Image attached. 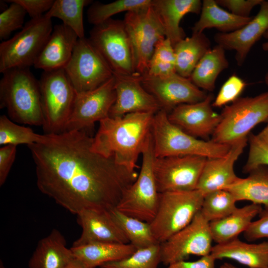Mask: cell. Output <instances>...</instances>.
Listing matches in <instances>:
<instances>
[{"label":"cell","instance_id":"30","mask_svg":"<svg viewBox=\"0 0 268 268\" xmlns=\"http://www.w3.org/2000/svg\"><path fill=\"white\" fill-rule=\"evenodd\" d=\"M208 38L203 34L193 33L185 37L174 47L176 60V72L189 78L198 63L211 49Z\"/></svg>","mask_w":268,"mask_h":268},{"label":"cell","instance_id":"49","mask_svg":"<svg viewBox=\"0 0 268 268\" xmlns=\"http://www.w3.org/2000/svg\"><path fill=\"white\" fill-rule=\"evenodd\" d=\"M267 39V41L262 45V48L264 51L268 52V30L264 36Z\"/></svg>","mask_w":268,"mask_h":268},{"label":"cell","instance_id":"5","mask_svg":"<svg viewBox=\"0 0 268 268\" xmlns=\"http://www.w3.org/2000/svg\"><path fill=\"white\" fill-rule=\"evenodd\" d=\"M220 116L211 140L231 145L247 137L255 126L268 120V92L254 97H239L225 106Z\"/></svg>","mask_w":268,"mask_h":268},{"label":"cell","instance_id":"41","mask_svg":"<svg viewBox=\"0 0 268 268\" xmlns=\"http://www.w3.org/2000/svg\"><path fill=\"white\" fill-rule=\"evenodd\" d=\"M248 139L249 151L247 162L243 168L245 173H249L260 166H268V147L257 134H249Z\"/></svg>","mask_w":268,"mask_h":268},{"label":"cell","instance_id":"20","mask_svg":"<svg viewBox=\"0 0 268 268\" xmlns=\"http://www.w3.org/2000/svg\"><path fill=\"white\" fill-rule=\"evenodd\" d=\"M248 141V137H246L235 142L224 156L207 158L196 189L204 196L234 184L240 178L235 173L234 164L243 153Z\"/></svg>","mask_w":268,"mask_h":268},{"label":"cell","instance_id":"21","mask_svg":"<svg viewBox=\"0 0 268 268\" xmlns=\"http://www.w3.org/2000/svg\"><path fill=\"white\" fill-rule=\"evenodd\" d=\"M77 221L82 228L80 236L72 246L92 243L128 244L129 242L109 211L85 209L77 215Z\"/></svg>","mask_w":268,"mask_h":268},{"label":"cell","instance_id":"37","mask_svg":"<svg viewBox=\"0 0 268 268\" xmlns=\"http://www.w3.org/2000/svg\"><path fill=\"white\" fill-rule=\"evenodd\" d=\"M174 73L176 60L174 48L170 41L164 38L156 44L145 74L163 77Z\"/></svg>","mask_w":268,"mask_h":268},{"label":"cell","instance_id":"29","mask_svg":"<svg viewBox=\"0 0 268 268\" xmlns=\"http://www.w3.org/2000/svg\"><path fill=\"white\" fill-rule=\"evenodd\" d=\"M224 189L230 191L237 201H249L268 209V167H258L250 172L248 177L239 178Z\"/></svg>","mask_w":268,"mask_h":268},{"label":"cell","instance_id":"51","mask_svg":"<svg viewBox=\"0 0 268 268\" xmlns=\"http://www.w3.org/2000/svg\"><path fill=\"white\" fill-rule=\"evenodd\" d=\"M265 82L268 87V72L267 73L265 76Z\"/></svg>","mask_w":268,"mask_h":268},{"label":"cell","instance_id":"26","mask_svg":"<svg viewBox=\"0 0 268 268\" xmlns=\"http://www.w3.org/2000/svg\"><path fill=\"white\" fill-rule=\"evenodd\" d=\"M262 205L251 203L237 208L229 215L209 222L213 241L221 244L238 238L244 233L263 209Z\"/></svg>","mask_w":268,"mask_h":268},{"label":"cell","instance_id":"6","mask_svg":"<svg viewBox=\"0 0 268 268\" xmlns=\"http://www.w3.org/2000/svg\"><path fill=\"white\" fill-rule=\"evenodd\" d=\"M39 82L45 134L65 132L76 93L64 68L43 71Z\"/></svg>","mask_w":268,"mask_h":268},{"label":"cell","instance_id":"33","mask_svg":"<svg viewBox=\"0 0 268 268\" xmlns=\"http://www.w3.org/2000/svg\"><path fill=\"white\" fill-rule=\"evenodd\" d=\"M89 0H55L45 16L56 17L71 29L79 38L85 37L83 20L84 7L91 2Z\"/></svg>","mask_w":268,"mask_h":268},{"label":"cell","instance_id":"34","mask_svg":"<svg viewBox=\"0 0 268 268\" xmlns=\"http://www.w3.org/2000/svg\"><path fill=\"white\" fill-rule=\"evenodd\" d=\"M153 0H117L108 3L93 2L87 10V19L94 25L100 24L122 12H130L147 7Z\"/></svg>","mask_w":268,"mask_h":268},{"label":"cell","instance_id":"4","mask_svg":"<svg viewBox=\"0 0 268 268\" xmlns=\"http://www.w3.org/2000/svg\"><path fill=\"white\" fill-rule=\"evenodd\" d=\"M151 134L155 158L188 155L218 158L225 156L231 146L189 134L171 123L167 112L162 109L154 115Z\"/></svg>","mask_w":268,"mask_h":268},{"label":"cell","instance_id":"3","mask_svg":"<svg viewBox=\"0 0 268 268\" xmlns=\"http://www.w3.org/2000/svg\"><path fill=\"white\" fill-rule=\"evenodd\" d=\"M0 80V108L8 118L21 124L42 126L43 124L39 80L29 68H15L3 73Z\"/></svg>","mask_w":268,"mask_h":268},{"label":"cell","instance_id":"48","mask_svg":"<svg viewBox=\"0 0 268 268\" xmlns=\"http://www.w3.org/2000/svg\"><path fill=\"white\" fill-rule=\"evenodd\" d=\"M261 140L268 147V126L257 134Z\"/></svg>","mask_w":268,"mask_h":268},{"label":"cell","instance_id":"47","mask_svg":"<svg viewBox=\"0 0 268 268\" xmlns=\"http://www.w3.org/2000/svg\"><path fill=\"white\" fill-rule=\"evenodd\" d=\"M65 268H91L79 260L74 259Z\"/></svg>","mask_w":268,"mask_h":268},{"label":"cell","instance_id":"32","mask_svg":"<svg viewBox=\"0 0 268 268\" xmlns=\"http://www.w3.org/2000/svg\"><path fill=\"white\" fill-rule=\"evenodd\" d=\"M109 212L127 238L129 243L136 249L159 243L154 237L149 223L127 215L116 208Z\"/></svg>","mask_w":268,"mask_h":268},{"label":"cell","instance_id":"38","mask_svg":"<svg viewBox=\"0 0 268 268\" xmlns=\"http://www.w3.org/2000/svg\"><path fill=\"white\" fill-rule=\"evenodd\" d=\"M161 263L160 244L136 249L129 256L105 263L100 268H158Z\"/></svg>","mask_w":268,"mask_h":268},{"label":"cell","instance_id":"19","mask_svg":"<svg viewBox=\"0 0 268 268\" xmlns=\"http://www.w3.org/2000/svg\"><path fill=\"white\" fill-rule=\"evenodd\" d=\"M268 30V1L263 0L259 12L246 25L233 32L217 33L214 39L225 50L235 51L237 64L241 66L252 47Z\"/></svg>","mask_w":268,"mask_h":268},{"label":"cell","instance_id":"18","mask_svg":"<svg viewBox=\"0 0 268 268\" xmlns=\"http://www.w3.org/2000/svg\"><path fill=\"white\" fill-rule=\"evenodd\" d=\"M212 93L201 101L177 106L169 114V120L189 134L207 139L212 135L221 120L220 114L212 109Z\"/></svg>","mask_w":268,"mask_h":268},{"label":"cell","instance_id":"9","mask_svg":"<svg viewBox=\"0 0 268 268\" xmlns=\"http://www.w3.org/2000/svg\"><path fill=\"white\" fill-rule=\"evenodd\" d=\"M141 154L142 164L137 178L124 192L116 208L149 223L156 214L160 195L153 171L155 156L151 134Z\"/></svg>","mask_w":268,"mask_h":268},{"label":"cell","instance_id":"45","mask_svg":"<svg viewBox=\"0 0 268 268\" xmlns=\"http://www.w3.org/2000/svg\"><path fill=\"white\" fill-rule=\"evenodd\" d=\"M20 4L26 10L31 19L38 18L44 15L52 6L54 0H13Z\"/></svg>","mask_w":268,"mask_h":268},{"label":"cell","instance_id":"13","mask_svg":"<svg viewBox=\"0 0 268 268\" xmlns=\"http://www.w3.org/2000/svg\"><path fill=\"white\" fill-rule=\"evenodd\" d=\"M212 241L209 222L199 211L187 226L160 243L161 263L168 266L191 256L208 255Z\"/></svg>","mask_w":268,"mask_h":268},{"label":"cell","instance_id":"8","mask_svg":"<svg viewBox=\"0 0 268 268\" xmlns=\"http://www.w3.org/2000/svg\"><path fill=\"white\" fill-rule=\"evenodd\" d=\"M204 196L198 190L160 193L156 214L150 226L162 243L187 226L200 211Z\"/></svg>","mask_w":268,"mask_h":268},{"label":"cell","instance_id":"15","mask_svg":"<svg viewBox=\"0 0 268 268\" xmlns=\"http://www.w3.org/2000/svg\"><path fill=\"white\" fill-rule=\"evenodd\" d=\"M114 75L92 90L76 93L65 131H84L89 133L97 122L109 117L116 100Z\"/></svg>","mask_w":268,"mask_h":268},{"label":"cell","instance_id":"11","mask_svg":"<svg viewBox=\"0 0 268 268\" xmlns=\"http://www.w3.org/2000/svg\"><path fill=\"white\" fill-rule=\"evenodd\" d=\"M65 73L76 93L93 90L114 76L102 55L88 38H78Z\"/></svg>","mask_w":268,"mask_h":268},{"label":"cell","instance_id":"52","mask_svg":"<svg viewBox=\"0 0 268 268\" xmlns=\"http://www.w3.org/2000/svg\"><path fill=\"white\" fill-rule=\"evenodd\" d=\"M267 123H268L267 126H268V120H267Z\"/></svg>","mask_w":268,"mask_h":268},{"label":"cell","instance_id":"50","mask_svg":"<svg viewBox=\"0 0 268 268\" xmlns=\"http://www.w3.org/2000/svg\"><path fill=\"white\" fill-rule=\"evenodd\" d=\"M219 268H239L234 266L231 263L226 262L221 265Z\"/></svg>","mask_w":268,"mask_h":268},{"label":"cell","instance_id":"16","mask_svg":"<svg viewBox=\"0 0 268 268\" xmlns=\"http://www.w3.org/2000/svg\"><path fill=\"white\" fill-rule=\"evenodd\" d=\"M141 76L143 87L168 114L178 105L201 101L207 95L206 91L198 87L189 78L176 72L163 77Z\"/></svg>","mask_w":268,"mask_h":268},{"label":"cell","instance_id":"14","mask_svg":"<svg viewBox=\"0 0 268 268\" xmlns=\"http://www.w3.org/2000/svg\"><path fill=\"white\" fill-rule=\"evenodd\" d=\"M206 159L192 155L154 157L153 171L158 192L196 190Z\"/></svg>","mask_w":268,"mask_h":268},{"label":"cell","instance_id":"40","mask_svg":"<svg viewBox=\"0 0 268 268\" xmlns=\"http://www.w3.org/2000/svg\"><path fill=\"white\" fill-rule=\"evenodd\" d=\"M246 86V82L238 76L233 74L223 84L212 102V107H221L232 103L240 97Z\"/></svg>","mask_w":268,"mask_h":268},{"label":"cell","instance_id":"31","mask_svg":"<svg viewBox=\"0 0 268 268\" xmlns=\"http://www.w3.org/2000/svg\"><path fill=\"white\" fill-rule=\"evenodd\" d=\"M225 50L217 45L201 59L189 78L199 88L212 92L219 74L229 67Z\"/></svg>","mask_w":268,"mask_h":268},{"label":"cell","instance_id":"2","mask_svg":"<svg viewBox=\"0 0 268 268\" xmlns=\"http://www.w3.org/2000/svg\"><path fill=\"white\" fill-rule=\"evenodd\" d=\"M154 113H133L101 121L93 138L92 149L130 171L137 161L151 134Z\"/></svg>","mask_w":268,"mask_h":268},{"label":"cell","instance_id":"1","mask_svg":"<svg viewBox=\"0 0 268 268\" xmlns=\"http://www.w3.org/2000/svg\"><path fill=\"white\" fill-rule=\"evenodd\" d=\"M28 146L35 164L39 191L73 214L85 209L116 207L138 173L92 149L93 137L84 131L45 134Z\"/></svg>","mask_w":268,"mask_h":268},{"label":"cell","instance_id":"44","mask_svg":"<svg viewBox=\"0 0 268 268\" xmlns=\"http://www.w3.org/2000/svg\"><path fill=\"white\" fill-rule=\"evenodd\" d=\"M17 146L5 145L0 148V186L5 182L14 162Z\"/></svg>","mask_w":268,"mask_h":268},{"label":"cell","instance_id":"42","mask_svg":"<svg viewBox=\"0 0 268 268\" xmlns=\"http://www.w3.org/2000/svg\"><path fill=\"white\" fill-rule=\"evenodd\" d=\"M259 218L253 221L243 233L246 240L255 241L266 238L268 241V209H263L259 214Z\"/></svg>","mask_w":268,"mask_h":268},{"label":"cell","instance_id":"25","mask_svg":"<svg viewBox=\"0 0 268 268\" xmlns=\"http://www.w3.org/2000/svg\"><path fill=\"white\" fill-rule=\"evenodd\" d=\"M66 239L57 229L41 239L30 258L29 268H65L73 259Z\"/></svg>","mask_w":268,"mask_h":268},{"label":"cell","instance_id":"10","mask_svg":"<svg viewBox=\"0 0 268 268\" xmlns=\"http://www.w3.org/2000/svg\"><path fill=\"white\" fill-rule=\"evenodd\" d=\"M123 20L132 45L135 72L143 75L156 44L165 38L163 26L152 4L126 12Z\"/></svg>","mask_w":268,"mask_h":268},{"label":"cell","instance_id":"35","mask_svg":"<svg viewBox=\"0 0 268 268\" xmlns=\"http://www.w3.org/2000/svg\"><path fill=\"white\" fill-rule=\"evenodd\" d=\"M235 196L229 191L220 189L204 196L200 212L209 222L222 219L238 208Z\"/></svg>","mask_w":268,"mask_h":268},{"label":"cell","instance_id":"28","mask_svg":"<svg viewBox=\"0 0 268 268\" xmlns=\"http://www.w3.org/2000/svg\"><path fill=\"white\" fill-rule=\"evenodd\" d=\"M74 257L91 268L124 259L136 250L130 243H92L70 248Z\"/></svg>","mask_w":268,"mask_h":268},{"label":"cell","instance_id":"12","mask_svg":"<svg viewBox=\"0 0 268 268\" xmlns=\"http://www.w3.org/2000/svg\"><path fill=\"white\" fill-rule=\"evenodd\" d=\"M88 39L105 59L114 74L136 73L132 45L123 20L110 18L94 25Z\"/></svg>","mask_w":268,"mask_h":268},{"label":"cell","instance_id":"23","mask_svg":"<svg viewBox=\"0 0 268 268\" xmlns=\"http://www.w3.org/2000/svg\"><path fill=\"white\" fill-rule=\"evenodd\" d=\"M200 0H153L152 6L163 26L165 38L174 47L185 38L180 22L187 14L201 13Z\"/></svg>","mask_w":268,"mask_h":268},{"label":"cell","instance_id":"46","mask_svg":"<svg viewBox=\"0 0 268 268\" xmlns=\"http://www.w3.org/2000/svg\"><path fill=\"white\" fill-rule=\"evenodd\" d=\"M216 260L210 255L194 261H181L171 264L167 268H216Z\"/></svg>","mask_w":268,"mask_h":268},{"label":"cell","instance_id":"7","mask_svg":"<svg viewBox=\"0 0 268 268\" xmlns=\"http://www.w3.org/2000/svg\"><path fill=\"white\" fill-rule=\"evenodd\" d=\"M51 19L43 15L31 19L9 39L0 44V72L33 66L50 37Z\"/></svg>","mask_w":268,"mask_h":268},{"label":"cell","instance_id":"36","mask_svg":"<svg viewBox=\"0 0 268 268\" xmlns=\"http://www.w3.org/2000/svg\"><path fill=\"white\" fill-rule=\"evenodd\" d=\"M46 134L35 133L32 129L20 126L4 115L0 117V144L13 145L25 144L28 146L43 141Z\"/></svg>","mask_w":268,"mask_h":268},{"label":"cell","instance_id":"24","mask_svg":"<svg viewBox=\"0 0 268 268\" xmlns=\"http://www.w3.org/2000/svg\"><path fill=\"white\" fill-rule=\"evenodd\" d=\"M210 255L216 260L230 259L249 268H268V241L248 243L238 237L212 247Z\"/></svg>","mask_w":268,"mask_h":268},{"label":"cell","instance_id":"22","mask_svg":"<svg viewBox=\"0 0 268 268\" xmlns=\"http://www.w3.org/2000/svg\"><path fill=\"white\" fill-rule=\"evenodd\" d=\"M78 38L71 29L64 24L55 25L34 67L43 71L64 68Z\"/></svg>","mask_w":268,"mask_h":268},{"label":"cell","instance_id":"17","mask_svg":"<svg viewBox=\"0 0 268 268\" xmlns=\"http://www.w3.org/2000/svg\"><path fill=\"white\" fill-rule=\"evenodd\" d=\"M114 75L116 97L110 117H121L133 113L155 114L161 109L155 97L142 86L141 75Z\"/></svg>","mask_w":268,"mask_h":268},{"label":"cell","instance_id":"39","mask_svg":"<svg viewBox=\"0 0 268 268\" xmlns=\"http://www.w3.org/2000/svg\"><path fill=\"white\" fill-rule=\"evenodd\" d=\"M10 5L0 14V39L7 38L14 31L23 28L27 14L25 9L13 0H6Z\"/></svg>","mask_w":268,"mask_h":268},{"label":"cell","instance_id":"27","mask_svg":"<svg viewBox=\"0 0 268 268\" xmlns=\"http://www.w3.org/2000/svg\"><path fill=\"white\" fill-rule=\"evenodd\" d=\"M199 20L192 28L193 33H201L208 28L220 33L236 31L249 22L252 17H242L223 9L215 0H203Z\"/></svg>","mask_w":268,"mask_h":268},{"label":"cell","instance_id":"43","mask_svg":"<svg viewBox=\"0 0 268 268\" xmlns=\"http://www.w3.org/2000/svg\"><path fill=\"white\" fill-rule=\"evenodd\" d=\"M263 0H216L221 7L232 14L242 17H249L252 9L260 5Z\"/></svg>","mask_w":268,"mask_h":268}]
</instances>
